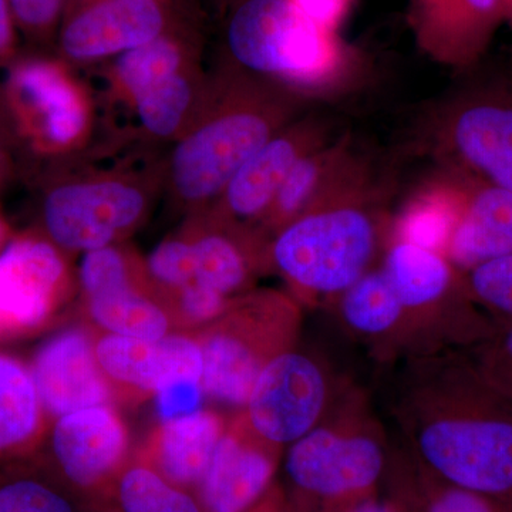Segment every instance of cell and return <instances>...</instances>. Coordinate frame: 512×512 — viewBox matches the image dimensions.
<instances>
[{
    "mask_svg": "<svg viewBox=\"0 0 512 512\" xmlns=\"http://www.w3.org/2000/svg\"><path fill=\"white\" fill-rule=\"evenodd\" d=\"M147 184L124 174L69 178L50 185L42 201V234L64 254L116 245L146 220Z\"/></svg>",
    "mask_w": 512,
    "mask_h": 512,
    "instance_id": "7",
    "label": "cell"
},
{
    "mask_svg": "<svg viewBox=\"0 0 512 512\" xmlns=\"http://www.w3.org/2000/svg\"><path fill=\"white\" fill-rule=\"evenodd\" d=\"M247 512H306L286 488L279 484H272L264 497Z\"/></svg>",
    "mask_w": 512,
    "mask_h": 512,
    "instance_id": "40",
    "label": "cell"
},
{
    "mask_svg": "<svg viewBox=\"0 0 512 512\" xmlns=\"http://www.w3.org/2000/svg\"><path fill=\"white\" fill-rule=\"evenodd\" d=\"M3 167V156L2 153H0V170H2Z\"/></svg>",
    "mask_w": 512,
    "mask_h": 512,
    "instance_id": "45",
    "label": "cell"
},
{
    "mask_svg": "<svg viewBox=\"0 0 512 512\" xmlns=\"http://www.w3.org/2000/svg\"><path fill=\"white\" fill-rule=\"evenodd\" d=\"M97 362L109 380L117 403L137 404L173 380H201L204 359L194 333L174 330L158 340L97 332Z\"/></svg>",
    "mask_w": 512,
    "mask_h": 512,
    "instance_id": "15",
    "label": "cell"
},
{
    "mask_svg": "<svg viewBox=\"0 0 512 512\" xmlns=\"http://www.w3.org/2000/svg\"><path fill=\"white\" fill-rule=\"evenodd\" d=\"M134 450L130 430L113 404L64 414L50 424L36 457L70 491L101 510Z\"/></svg>",
    "mask_w": 512,
    "mask_h": 512,
    "instance_id": "9",
    "label": "cell"
},
{
    "mask_svg": "<svg viewBox=\"0 0 512 512\" xmlns=\"http://www.w3.org/2000/svg\"><path fill=\"white\" fill-rule=\"evenodd\" d=\"M338 399L328 367L295 346L264 367L241 412L256 436L285 448L315 429Z\"/></svg>",
    "mask_w": 512,
    "mask_h": 512,
    "instance_id": "10",
    "label": "cell"
},
{
    "mask_svg": "<svg viewBox=\"0 0 512 512\" xmlns=\"http://www.w3.org/2000/svg\"><path fill=\"white\" fill-rule=\"evenodd\" d=\"M464 355L485 382L512 402V322L487 326Z\"/></svg>",
    "mask_w": 512,
    "mask_h": 512,
    "instance_id": "31",
    "label": "cell"
},
{
    "mask_svg": "<svg viewBox=\"0 0 512 512\" xmlns=\"http://www.w3.org/2000/svg\"><path fill=\"white\" fill-rule=\"evenodd\" d=\"M390 467L402 478L421 512H512V501L474 493L440 480L407 451H393Z\"/></svg>",
    "mask_w": 512,
    "mask_h": 512,
    "instance_id": "30",
    "label": "cell"
},
{
    "mask_svg": "<svg viewBox=\"0 0 512 512\" xmlns=\"http://www.w3.org/2000/svg\"><path fill=\"white\" fill-rule=\"evenodd\" d=\"M421 185L390 221L389 241H404L446 256L448 244L463 211L466 178L441 168Z\"/></svg>",
    "mask_w": 512,
    "mask_h": 512,
    "instance_id": "24",
    "label": "cell"
},
{
    "mask_svg": "<svg viewBox=\"0 0 512 512\" xmlns=\"http://www.w3.org/2000/svg\"><path fill=\"white\" fill-rule=\"evenodd\" d=\"M49 429L29 363L0 349V470L35 457Z\"/></svg>",
    "mask_w": 512,
    "mask_h": 512,
    "instance_id": "23",
    "label": "cell"
},
{
    "mask_svg": "<svg viewBox=\"0 0 512 512\" xmlns=\"http://www.w3.org/2000/svg\"><path fill=\"white\" fill-rule=\"evenodd\" d=\"M390 414L407 453L456 487L512 501V402L464 353L404 359Z\"/></svg>",
    "mask_w": 512,
    "mask_h": 512,
    "instance_id": "1",
    "label": "cell"
},
{
    "mask_svg": "<svg viewBox=\"0 0 512 512\" xmlns=\"http://www.w3.org/2000/svg\"><path fill=\"white\" fill-rule=\"evenodd\" d=\"M153 399L158 421H168L200 412L207 396L201 380L183 377L165 384Z\"/></svg>",
    "mask_w": 512,
    "mask_h": 512,
    "instance_id": "36",
    "label": "cell"
},
{
    "mask_svg": "<svg viewBox=\"0 0 512 512\" xmlns=\"http://www.w3.org/2000/svg\"><path fill=\"white\" fill-rule=\"evenodd\" d=\"M231 302L227 296L194 281L171 296L168 306L173 313L175 330L197 332L220 318Z\"/></svg>",
    "mask_w": 512,
    "mask_h": 512,
    "instance_id": "34",
    "label": "cell"
},
{
    "mask_svg": "<svg viewBox=\"0 0 512 512\" xmlns=\"http://www.w3.org/2000/svg\"><path fill=\"white\" fill-rule=\"evenodd\" d=\"M82 302L84 316L97 332L158 340L175 330L170 306L147 272L126 284L84 296Z\"/></svg>",
    "mask_w": 512,
    "mask_h": 512,
    "instance_id": "25",
    "label": "cell"
},
{
    "mask_svg": "<svg viewBox=\"0 0 512 512\" xmlns=\"http://www.w3.org/2000/svg\"><path fill=\"white\" fill-rule=\"evenodd\" d=\"M384 481L387 483L386 498L389 501L390 512H421L409 488L390 466Z\"/></svg>",
    "mask_w": 512,
    "mask_h": 512,
    "instance_id": "39",
    "label": "cell"
},
{
    "mask_svg": "<svg viewBox=\"0 0 512 512\" xmlns=\"http://www.w3.org/2000/svg\"><path fill=\"white\" fill-rule=\"evenodd\" d=\"M461 275L474 305L501 322H512V254L484 262Z\"/></svg>",
    "mask_w": 512,
    "mask_h": 512,
    "instance_id": "33",
    "label": "cell"
},
{
    "mask_svg": "<svg viewBox=\"0 0 512 512\" xmlns=\"http://www.w3.org/2000/svg\"><path fill=\"white\" fill-rule=\"evenodd\" d=\"M6 99L20 133L40 153H69L89 136L90 101L66 63L32 57L13 64Z\"/></svg>",
    "mask_w": 512,
    "mask_h": 512,
    "instance_id": "11",
    "label": "cell"
},
{
    "mask_svg": "<svg viewBox=\"0 0 512 512\" xmlns=\"http://www.w3.org/2000/svg\"><path fill=\"white\" fill-rule=\"evenodd\" d=\"M343 328L383 360L406 359V313L380 266L333 301Z\"/></svg>",
    "mask_w": 512,
    "mask_h": 512,
    "instance_id": "21",
    "label": "cell"
},
{
    "mask_svg": "<svg viewBox=\"0 0 512 512\" xmlns=\"http://www.w3.org/2000/svg\"><path fill=\"white\" fill-rule=\"evenodd\" d=\"M284 448L256 436L242 412L227 429L194 495L204 512H247L274 484Z\"/></svg>",
    "mask_w": 512,
    "mask_h": 512,
    "instance_id": "17",
    "label": "cell"
},
{
    "mask_svg": "<svg viewBox=\"0 0 512 512\" xmlns=\"http://www.w3.org/2000/svg\"><path fill=\"white\" fill-rule=\"evenodd\" d=\"M96 329L74 325L46 339L29 367L50 424L87 407L116 406L113 387L97 362Z\"/></svg>",
    "mask_w": 512,
    "mask_h": 512,
    "instance_id": "16",
    "label": "cell"
},
{
    "mask_svg": "<svg viewBox=\"0 0 512 512\" xmlns=\"http://www.w3.org/2000/svg\"><path fill=\"white\" fill-rule=\"evenodd\" d=\"M407 23L423 55L467 70L483 59L503 25V0H409Z\"/></svg>",
    "mask_w": 512,
    "mask_h": 512,
    "instance_id": "18",
    "label": "cell"
},
{
    "mask_svg": "<svg viewBox=\"0 0 512 512\" xmlns=\"http://www.w3.org/2000/svg\"><path fill=\"white\" fill-rule=\"evenodd\" d=\"M441 165L512 194V87H477L441 107L431 124Z\"/></svg>",
    "mask_w": 512,
    "mask_h": 512,
    "instance_id": "8",
    "label": "cell"
},
{
    "mask_svg": "<svg viewBox=\"0 0 512 512\" xmlns=\"http://www.w3.org/2000/svg\"><path fill=\"white\" fill-rule=\"evenodd\" d=\"M305 97L229 69L212 83L190 127L177 138L168 184L181 207L210 210L242 165L302 116Z\"/></svg>",
    "mask_w": 512,
    "mask_h": 512,
    "instance_id": "2",
    "label": "cell"
},
{
    "mask_svg": "<svg viewBox=\"0 0 512 512\" xmlns=\"http://www.w3.org/2000/svg\"><path fill=\"white\" fill-rule=\"evenodd\" d=\"M195 56L190 40L173 25L156 39L114 57V89L131 103L147 90L197 66Z\"/></svg>",
    "mask_w": 512,
    "mask_h": 512,
    "instance_id": "26",
    "label": "cell"
},
{
    "mask_svg": "<svg viewBox=\"0 0 512 512\" xmlns=\"http://www.w3.org/2000/svg\"><path fill=\"white\" fill-rule=\"evenodd\" d=\"M357 0H292L302 13L322 28L339 33Z\"/></svg>",
    "mask_w": 512,
    "mask_h": 512,
    "instance_id": "37",
    "label": "cell"
},
{
    "mask_svg": "<svg viewBox=\"0 0 512 512\" xmlns=\"http://www.w3.org/2000/svg\"><path fill=\"white\" fill-rule=\"evenodd\" d=\"M316 512H390V505L387 498L376 491V493L323 505Z\"/></svg>",
    "mask_w": 512,
    "mask_h": 512,
    "instance_id": "38",
    "label": "cell"
},
{
    "mask_svg": "<svg viewBox=\"0 0 512 512\" xmlns=\"http://www.w3.org/2000/svg\"><path fill=\"white\" fill-rule=\"evenodd\" d=\"M227 424V417L212 409L160 421L134 450V456L154 468L168 483L194 493Z\"/></svg>",
    "mask_w": 512,
    "mask_h": 512,
    "instance_id": "20",
    "label": "cell"
},
{
    "mask_svg": "<svg viewBox=\"0 0 512 512\" xmlns=\"http://www.w3.org/2000/svg\"><path fill=\"white\" fill-rule=\"evenodd\" d=\"M174 25L165 0H69L57 45L64 62L93 63L144 45Z\"/></svg>",
    "mask_w": 512,
    "mask_h": 512,
    "instance_id": "13",
    "label": "cell"
},
{
    "mask_svg": "<svg viewBox=\"0 0 512 512\" xmlns=\"http://www.w3.org/2000/svg\"><path fill=\"white\" fill-rule=\"evenodd\" d=\"M9 227L0 215V249L5 247L6 242L9 241Z\"/></svg>",
    "mask_w": 512,
    "mask_h": 512,
    "instance_id": "42",
    "label": "cell"
},
{
    "mask_svg": "<svg viewBox=\"0 0 512 512\" xmlns=\"http://www.w3.org/2000/svg\"><path fill=\"white\" fill-rule=\"evenodd\" d=\"M107 512H204L191 491L168 483L134 456L111 488Z\"/></svg>",
    "mask_w": 512,
    "mask_h": 512,
    "instance_id": "29",
    "label": "cell"
},
{
    "mask_svg": "<svg viewBox=\"0 0 512 512\" xmlns=\"http://www.w3.org/2000/svg\"><path fill=\"white\" fill-rule=\"evenodd\" d=\"M504 23L512 29V0H503Z\"/></svg>",
    "mask_w": 512,
    "mask_h": 512,
    "instance_id": "43",
    "label": "cell"
},
{
    "mask_svg": "<svg viewBox=\"0 0 512 512\" xmlns=\"http://www.w3.org/2000/svg\"><path fill=\"white\" fill-rule=\"evenodd\" d=\"M222 2H224L228 8H231V6L235 5V3L239 2V0H222Z\"/></svg>",
    "mask_w": 512,
    "mask_h": 512,
    "instance_id": "44",
    "label": "cell"
},
{
    "mask_svg": "<svg viewBox=\"0 0 512 512\" xmlns=\"http://www.w3.org/2000/svg\"><path fill=\"white\" fill-rule=\"evenodd\" d=\"M376 181L320 205L268 239L269 269L299 303L333 302L370 269L389 242L390 221Z\"/></svg>",
    "mask_w": 512,
    "mask_h": 512,
    "instance_id": "4",
    "label": "cell"
},
{
    "mask_svg": "<svg viewBox=\"0 0 512 512\" xmlns=\"http://www.w3.org/2000/svg\"><path fill=\"white\" fill-rule=\"evenodd\" d=\"M67 3L69 0H9L16 28L45 45L57 37Z\"/></svg>",
    "mask_w": 512,
    "mask_h": 512,
    "instance_id": "35",
    "label": "cell"
},
{
    "mask_svg": "<svg viewBox=\"0 0 512 512\" xmlns=\"http://www.w3.org/2000/svg\"><path fill=\"white\" fill-rule=\"evenodd\" d=\"M72 289L67 255L42 232L10 238L0 249V339L52 325Z\"/></svg>",
    "mask_w": 512,
    "mask_h": 512,
    "instance_id": "12",
    "label": "cell"
},
{
    "mask_svg": "<svg viewBox=\"0 0 512 512\" xmlns=\"http://www.w3.org/2000/svg\"><path fill=\"white\" fill-rule=\"evenodd\" d=\"M373 181L376 180L370 164L357 153L350 137L332 138L295 164L258 232L268 241L295 218Z\"/></svg>",
    "mask_w": 512,
    "mask_h": 512,
    "instance_id": "19",
    "label": "cell"
},
{
    "mask_svg": "<svg viewBox=\"0 0 512 512\" xmlns=\"http://www.w3.org/2000/svg\"><path fill=\"white\" fill-rule=\"evenodd\" d=\"M148 279L157 292L170 301L171 296L195 281L194 251L185 229L165 238L144 261Z\"/></svg>",
    "mask_w": 512,
    "mask_h": 512,
    "instance_id": "32",
    "label": "cell"
},
{
    "mask_svg": "<svg viewBox=\"0 0 512 512\" xmlns=\"http://www.w3.org/2000/svg\"><path fill=\"white\" fill-rule=\"evenodd\" d=\"M165 2L171 3L173 2V0H165Z\"/></svg>",
    "mask_w": 512,
    "mask_h": 512,
    "instance_id": "46",
    "label": "cell"
},
{
    "mask_svg": "<svg viewBox=\"0 0 512 512\" xmlns=\"http://www.w3.org/2000/svg\"><path fill=\"white\" fill-rule=\"evenodd\" d=\"M231 69L305 97L329 96L355 82L362 56L292 0H239L224 32Z\"/></svg>",
    "mask_w": 512,
    "mask_h": 512,
    "instance_id": "3",
    "label": "cell"
},
{
    "mask_svg": "<svg viewBox=\"0 0 512 512\" xmlns=\"http://www.w3.org/2000/svg\"><path fill=\"white\" fill-rule=\"evenodd\" d=\"M329 140H332L330 124L326 120L299 116L242 165L207 211L221 220L258 232L295 164Z\"/></svg>",
    "mask_w": 512,
    "mask_h": 512,
    "instance_id": "14",
    "label": "cell"
},
{
    "mask_svg": "<svg viewBox=\"0 0 512 512\" xmlns=\"http://www.w3.org/2000/svg\"><path fill=\"white\" fill-rule=\"evenodd\" d=\"M16 29L9 0H0V63L9 62L15 55Z\"/></svg>",
    "mask_w": 512,
    "mask_h": 512,
    "instance_id": "41",
    "label": "cell"
},
{
    "mask_svg": "<svg viewBox=\"0 0 512 512\" xmlns=\"http://www.w3.org/2000/svg\"><path fill=\"white\" fill-rule=\"evenodd\" d=\"M464 178L463 211L446 252V258L460 274L512 254V194Z\"/></svg>",
    "mask_w": 512,
    "mask_h": 512,
    "instance_id": "22",
    "label": "cell"
},
{
    "mask_svg": "<svg viewBox=\"0 0 512 512\" xmlns=\"http://www.w3.org/2000/svg\"><path fill=\"white\" fill-rule=\"evenodd\" d=\"M301 303L274 289L249 291L194 333L204 359L202 386L212 402L241 412L264 367L295 348L301 333Z\"/></svg>",
    "mask_w": 512,
    "mask_h": 512,
    "instance_id": "6",
    "label": "cell"
},
{
    "mask_svg": "<svg viewBox=\"0 0 512 512\" xmlns=\"http://www.w3.org/2000/svg\"><path fill=\"white\" fill-rule=\"evenodd\" d=\"M0 512H107L70 493L39 458L0 470Z\"/></svg>",
    "mask_w": 512,
    "mask_h": 512,
    "instance_id": "28",
    "label": "cell"
},
{
    "mask_svg": "<svg viewBox=\"0 0 512 512\" xmlns=\"http://www.w3.org/2000/svg\"><path fill=\"white\" fill-rule=\"evenodd\" d=\"M339 399L315 429L286 451L288 491L306 512L376 493L389 471L392 451L365 397L352 393Z\"/></svg>",
    "mask_w": 512,
    "mask_h": 512,
    "instance_id": "5",
    "label": "cell"
},
{
    "mask_svg": "<svg viewBox=\"0 0 512 512\" xmlns=\"http://www.w3.org/2000/svg\"><path fill=\"white\" fill-rule=\"evenodd\" d=\"M211 84L192 66L131 101L138 123L157 140H177L200 113Z\"/></svg>",
    "mask_w": 512,
    "mask_h": 512,
    "instance_id": "27",
    "label": "cell"
}]
</instances>
